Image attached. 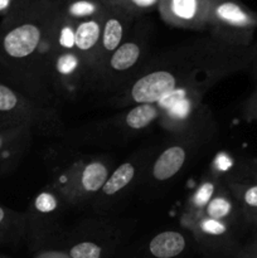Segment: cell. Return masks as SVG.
Instances as JSON below:
<instances>
[{
	"label": "cell",
	"instance_id": "obj_1",
	"mask_svg": "<svg viewBox=\"0 0 257 258\" xmlns=\"http://www.w3.org/2000/svg\"><path fill=\"white\" fill-rule=\"evenodd\" d=\"M58 0H39L17 8L0 23V67L8 83L44 105L58 107L48 83L52 58L47 30Z\"/></svg>",
	"mask_w": 257,
	"mask_h": 258
},
{
	"label": "cell",
	"instance_id": "obj_2",
	"mask_svg": "<svg viewBox=\"0 0 257 258\" xmlns=\"http://www.w3.org/2000/svg\"><path fill=\"white\" fill-rule=\"evenodd\" d=\"M194 73L189 43L171 48L156 57L149 58L130 83L110 103L118 110L139 103H155L174 90L191 81Z\"/></svg>",
	"mask_w": 257,
	"mask_h": 258
},
{
	"label": "cell",
	"instance_id": "obj_3",
	"mask_svg": "<svg viewBox=\"0 0 257 258\" xmlns=\"http://www.w3.org/2000/svg\"><path fill=\"white\" fill-rule=\"evenodd\" d=\"M189 45L194 67L191 81L208 91L219 81L248 71L253 53V44L238 47L214 39L211 35L197 38Z\"/></svg>",
	"mask_w": 257,
	"mask_h": 258
},
{
	"label": "cell",
	"instance_id": "obj_4",
	"mask_svg": "<svg viewBox=\"0 0 257 258\" xmlns=\"http://www.w3.org/2000/svg\"><path fill=\"white\" fill-rule=\"evenodd\" d=\"M151 28L148 20H136L130 35L111 54L92 90L116 95L135 78L149 60Z\"/></svg>",
	"mask_w": 257,
	"mask_h": 258
},
{
	"label": "cell",
	"instance_id": "obj_5",
	"mask_svg": "<svg viewBox=\"0 0 257 258\" xmlns=\"http://www.w3.org/2000/svg\"><path fill=\"white\" fill-rule=\"evenodd\" d=\"M27 126L42 136H62L65 123L58 107L44 105L0 81V128Z\"/></svg>",
	"mask_w": 257,
	"mask_h": 258
},
{
	"label": "cell",
	"instance_id": "obj_6",
	"mask_svg": "<svg viewBox=\"0 0 257 258\" xmlns=\"http://www.w3.org/2000/svg\"><path fill=\"white\" fill-rule=\"evenodd\" d=\"M206 87L189 81L159 101V125L173 136L214 127L213 116L203 102Z\"/></svg>",
	"mask_w": 257,
	"mask_h": 258
},
{
	"label": "cell",
	"instance_id": "obj_7",
	"mask_svg": "<svg viewBox=\"0 0 257 258\" xmlns=\"http://www.w3.org/2000/svg\"><path fill=\"white\" fill-rule=\"evenodd\" d=\"M112 170L111 158L85 156L62 169L50 184L68 206L91 204Z\"/></svg>",
	"mask_w": 257,
	"mask_h": 258
},
{
	"label": "cell",
	"instance_id": "obj_8",
	"mask_svg": "<svg viewBox=\"0 0 257 258\" xmlns=\"http://www.w3.org/2000/svg\"><path fill=\"white\" fill-rule=\"evenodd\" d=\"M207 32L221 42L251 47L256 40L257 13L241 0H212Z\"/></svg>",
	"mask_w": 257,
	"mask_h": 258
},
{
	"label": "cell",
	"instance_id": "obj_9",
	"mask_svg": "<svg viewBox=\"0 0 257 258\" xmlns=\"http://www.w3.org/2000/svg\"><path fill=\"white\" fill-rule=\"evenodd\" d=\"M214 127L173 136L168 145L153 158L148 171L149 179L155 184L168 183L184 170L196 154L209 143Z\"/></svg>",
	"mask_w": 257,
	"mask_h": 258
},
{
	"label": "cell",
	"instance_id": "obj_10",
	"mask_svg": "<svg viewBox=\"0 0 257 258\" xmlns=\"http://www.w3.org/2000/svg\"><path fill=\"white\" fill-rule=\"evenodd\" d=\"M48 83L54 98L59 102L76 100L81 93L91 90L92 78L80 55L72 50L58 53L50 58Z\"/></svg>",
	"mask_w": 257,
	"mask_h": 258
},
{
	"label": "cell",
	"instance_id": "obj_11",
	"mask_svg": "<svg viewBox=\"0 0 257 258\" xmlns=\"http://www.w3.org/2000/svg\"><path fill=\"white\" fill-rule=\"evenodd\" d=\"M155 156V150L145 149L134 154L130 159L121 163L113 169L103 184L101 190L90 204L95 211L106 212L111 206L117 203L121 197L134 188L148 171L151 160Z\"/></svg>",
	"mask_w": 257,
	"mask_h": 258
},
{
	"label": "cell",
	"instance_id": "obj_12",
	"mask_svg": "<svg viewBox=\"0 0 257 258\" xmlns=\"http://www.w3.org/2000/svg\"><path fill=\"white\" fill-rule=\"evenodd\" d=\"M67 207L68 204L52 184H48L33 197L24 212L25 234L34 239H43L52 234L62 224Z\"/></svg>",
	"mask_w": 257,
	"mask_h": 258
},
{
	"label": "cell",
	"instance_id": "obj_13",
	"mask_svg": "<svg viewBox=\"0 0 257 258\" xmlns=\"http://www.w3.org/2000/svg\"><path fill=\"white\" fill-rule=\"evenodd\" d=\"M139 18L117 7L106 5L105 14H103L102 33H101L100 48H98L97 67H96L93 85L97 80L98 75L105 67L106 62L113 52L122 44L126 38L130 35L134 24ZM92 85V88H93Z\"/></svg>",
	"mask_w": 257,
	"mask_h": 258
},
{
	"label": "cell",
	"instance_id": "obj_14",
	"mask_svg": "<svg viewBox=\"0 0 257 258\" xmlns=\"http://www.w3.org/2000/svg\"><path fill=\"white\" fill-rule=\"evenodd\" d=\"M212 0H160L158 12L165 24L185 30H207Z\"/></svg>",
	"mask_w": 257,
	"mask_h": 258
},
{
	"label": "cell",
	"instance_id": "obj_15",
	"mask_svg": "<svg viewBox=\"0 0 257 258\" xmlns=\"http://www.w3.org/2000/svg\"><path fill=\"white\" fill-rule=\"evenodd\" d=\"M105 14V13H103ZM103 15L92 19L82 20L77 23L76 27V44L75 50L86 67L91 73V78H95L96 67H97L98 48L101 42V33H102ZM92 90V86H91Z\"/></svg>",
	"mask_w": 257,
	"mask_h": 258
},
{
	"label": "cell",
	"instance_id": "obj_16",
	"mask_svg": "<svg viewBox=\"0 0 257 258\" xmlns=\"http://www.w3.org/2000/svg\"><path fill=\"white\" fill-rule=\"evenodd\" d=\"M34 133L27 126L0 128V174L13 170L27 153Z\"/></svg>",
	"mask_w": 257,
	"mask_h": 258
},
{
	"label": "cell",
	"instance_id": "obj_17",
	"mask_svg": "<svg viewBox=\"0 0 257 258\" xmlns=\"http://www.w3.org/2000/svg\"><path fill=\"white\" fill-rule=\"evenodd\" d=\"M224 184V179L217 174L208 173L201 179L197 188L191 191L190 196L185 201L184 204L183 213H181L180 222L181 226L188 228L191 223L198 221L202 216H203L204 211H206L207 206L214 194L219 190L222 185Z\"/></svg>",
	"mask_w": 257,
	"mask_h": 258
},
{
	"label": "cell",
	"instance_id": "obj_18",
	"mask_svg": "<svg viewBox=\"0 0 257 258\" xmlns=\"http://www.w3.org/2000/svg\"><path fill=\"white\" fill-rule=\"evenodd\" d=\"M161 115V108L158 102L139 103L126 108L120 116L113 118L112 127L122 135L131 136L150 127L158 122Z\"/></svg>",
	"mask_w": 257,
	"mask_h": 258
},
{
	"label": "cell",
	"instance_id": "obj_19",
	"mask_svg": "<svg viewBox=\"0 0 257 258\" xmlns=\"http://www.w3.org/2000/svg\"><path fill=\"white\" fill-rule=\"evenodd\" d=\"M202 217H208V218L216 219V221L224 222V223L236 227L238 229L248 227L242 217L238 204L236 203L233 196L227 188L226 180H224L223 185L219 188V190L214 194Z\"/></svg>",
	"mask_w": 257,
	"mask_h": 258
},
{
	"label": "cell",
	"instance_id": "obj_20",
	"mask_svg": "<svg viewBox=\"0 0 257 258\" xmlns=\"http://www.w3.org/2000/svg\"><path fill=\"white\" fill-rule=\"evenodd\" d=\"M76 27H77V23L66 17L60 12L59 4H58L47 30V42L52 57L58 53L75 50Z\"/></svg>",
	"mask_w": 257,
	"mask_h": 258
},
{
	"label": "cell",
	"instance_id": "obj_21",
	"mask_svg": "<svg viewBox=\"0 0 257 258\" xmlns=\"http://www.w3.org/2000/svg\"><path fill=\"white\" fill-rule=\"evenodd\" d=\"M248 227H257V184L239 179H224Z\"/></svg>",
	"mask_w": 257,
	"mask_h": 258
},
{
	"label": "cell",
	"instance_id": "obj_22",
	"mask_svg": "<svg viewBox=\"0 0 257 258\" xmlns=\"http://www.w3.org/2000/svg\"><path fill=\"white\" fill-rule=\"evenodd\" d=\"M185 248V236L175 229L160 232L149 242V252L155 258H174L183 253Z\"/></svg>",
	"mask_w": 257,
	"mask_h": 258
},
{
	"label": "cell",
	"instance_id": "obj_23",
	"mask_svg": "<svg viewBox=\"0 0 257 258\" xmlns=\"http://www.w3.org/2000/svg\"><path fill=\"white\" fill-rule=\"evenodd\" d=\"M58 4L60 12L76 23L101 17L106 10L102 0H58Z\"/></svg>",
	"mask_w": 257,
	"mask_h": 258
},
{
	"label": "cell",
	"instance_id": "obj_24",
	"mask_svg": "<svg viewBox=\"0 0 257 258\" xmlns=\"http://www.w3.org/2000/svg\"><path fill=\"white\" fill-rule=\"evenodd\" d=\"M25 234L24 212H17L0 204V243Z\"/></svg>",
	"mask_w": 257,
	"mask_h": 258
},
{
	"label": "cell",
	"instance_id": "obj_25",
	"mask_svg": "<svg viewBox=\"0 0 257 258\" xmlns=\"http://www.w3.org/2000/svg\"><path fill=\"white\" fill-rule=\"evenodd\" d=\"M102 2L105 3V5L121 8L136 18L158 10L160 4V0H102Z\"/></svg>",
	"mask_w": 257,
	"mask_h": 258
},
{
	"label": "cell",
	"instance_id": "obj_26",
	"mask_svg": "<svg viewBox=\"0 0 257 258\" xmlns=\"http://www.w3.org/2000/svg\"><path fill=\"white\" fill-rule=\"evenodd\" d=\"M242 115L247 121H257V86L248 96L242 107Z\"/></svg>",
	"mask_w": 257,
	"mask_h": 258
},
{
	"label": "cell",
	"instance_id": "obj_27",
	"mask_svg": "<svg viewBox=\"0 0 257 258\" xmlns=\"http://www.w3.org/2000/svg\"><path fill=\"white\" fill-rule=\"evenodd\" d=\"M238 179L257 184V161H247L242 168V176Z\"/></svg>",
	"mask_w": 257,
	"mask_h": 258
},
{
	"label": "cell",
	"instance_id": "obj_28",
	"mask_svg": "<svg viewBox=\"0 0 257 258\" xmlns=\"http://www.w3.org/2000/svg\"><path fill=\"white\" fill-rule=\"evenodd\" d=\"M17 8V0H0V15L8 17Z\"/></svg>",
	"mask_w": 257,
	"mask_h": 258
},
{
	"label": "cell",
	"instance_id": "obj_29",
	"mask_svg": "<svg viewBox=\"0 0 257 258\" xmlns=\"http://www.w3.org/2000/svg\"><path fill=\"white\" fill-rule=\"evenodd\" d=\"M249 75H251L252 80H253L254 85L257 86V39L253 43V53H252V60L249 64Z\"/></svg>",
	"mask_w": 257,
	"mask_h": 258
},
{
	"label": "cell",
	"instance_id": "obj_30",
	"mask_svg": "<svg viewBox=\"0 0 257 258\" xmlns=\"http://www.w3.org/2000/svg\"><path fill=\"white\" fill-rule=\"evenodd\" d=\"M241 258H257V236L247 244L246 249L241 254Z\"/></svg>",
	"mask_w": 257,
	"mask_h": 258
},
{
	"label": "cell",
	"instance_id": "obj_31",
	"mask_svg": "<svg viewBox=\"0 0 257 258\" xmlns=\"http://www.w3.org/2000/svg\"><path fill=\"white\" fill-rule=\"evenodd\" d=\"M38 258H71L70 254L63 253V252H57V251H50L42 253Z\"/></svg>",
	"mask_w": 257,
	"mask_h": 258
},
{
	"label": "cell",
	"instance_id": "obj_32",
	"mask_svg": "<svg viewBox=\"0 0 257 258\" xmlns=\"http://www.w3.org/2000/svg\"><path fill=\"white\" fill-rule=\"evenodd\" d=\"M39 0H17V8H23V7H28V5L33 4V3H37ZM15 8V9H17Z\"/></svg>",
	"mask_w": 257,
	"mask_h": 258
}]
</instances>
